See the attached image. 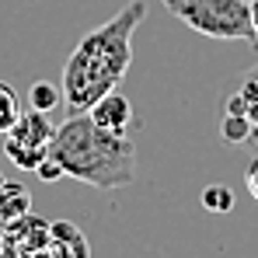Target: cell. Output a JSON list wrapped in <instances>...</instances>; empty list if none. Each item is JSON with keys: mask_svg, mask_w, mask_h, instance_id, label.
<instances>
[{"mask_svg": "<svg viewBox=\"0 0 258 258\" xmlns=\"http://www.w3.org/2000/svg\"><path fill=\"white\" fill-rule=\"evenodd\" d=\"M244 185H248V192H251V199L258 203V157L248 164V174H244Z\"/></svg>", "mask_w": 258, "mask_h": 258, "instance_id": "14", "label": "cell"}, {"mask_svg": "<svg viewBox=\"0 0 258 258\" xmlns=\"http://www.w3.org/2000/svg\"><path fill=\"white\" fill-rule=\"evenodd\" d=\"M18 115H21V101H18L14 87L0 81V133H7V129L14 126Z\"/></svg>", "mask_w": 258, "mask_h": 258, "instance_id": "12", "label": "cell"}, {"mask_svg": "<svg viewBox=\"0 0 258 258\" xmlns=\"http://www.w3.org/2000/svg\"><path fill=\"white\" fill-rule=\"evenodd\" d=\"M91 248H87L84 234H81V227L77 223H70V220H56V223H49V255H77L84 258Z\"/></svg>", "mask_w": 258, "mask_h": 258, "instance_id": "7", "label": "cell"}, {"mask_svg": "<svg viewBox=\"0 0 258 258\" xmlns=\"http://www.w3.org/2000/svg\"><path fill=\"white\" fill-rule=\"evenodd\" d=\"M25 213H32L28 188L21 181H4L0 178V220L11 223V220H18V216H25Z\"/></svg>", "mask_w": 258, "mask_h": 258, "instance_id": "8", "label": "cell"}, {"mask_svg": "<svg viewBox=\"0 0 258 258\" xmlns=\"http://www.w3.org/2000/svg\"><path fill=\"white\" fill-rule=\"evenodd\" d=\"M203 206L210 210V213H230L234 210V188L230 185H206L203 188Z\"/></svg>", "mask_w": 258, "mask_h": 258, "instance_id": "11", "label": "cell"}, {"mask_svg": "<svg viewBox=\"0 0 258 258\" xmlns=\"http://www.w3.org/2000/svg\"><path fill=\"white\" fill-rule=\"evenodd\" d=\"M164 7L181 25H188L196 35L255 45L248 0H164Z\"/></svg>", "mask_w": 258, "mask_h": 258, "instance_id": "3", "label": "cell"}, {"mask_svg": "<svg viewBox=\"0 0 258 258\" xmlns=\"http://www.w3.org/2000/svg\"><path fill=\"white\" fill-rule=\"evenodd\" d=\"M143 18H147V4L129 0L119 14L91 28L77 42V49L63 63V87H59L67 101V115L87 112L101 94H108L112 87L126 81L133 63V32L143 25Z\"/></svg>", "mask_w": 258, "mask_h": 258, "instance_id": "1", "label": "cell"}, {"mask_svg": "<svg viewBox=\"0 0 258 258\" xmlns=\"http://www.w3.org/2000/svg\"><path fill=\"white\" fill-rule=\"evenodd\" d=\"M59 101H63V91L56 84H49V81H35L28 87V105L39 108V112H52Z\"/></svg>", "mask_w": 258, "mask_h": 258, "instance_id": "10", "label": "cell"}, {"mask_svg": "<svg viewBox=\"0 0 258 258\" xmlns=\"http://www.w3.org/2000/svg\"><path fill=\"white\" fill-rule=\"evenodd\" d=\"M52 133H56V126L49 122V112L28 108V112H21V115H18V122L7 129L4 136H7V140H14V143H21V147L49 150V143H52Z\"/></svg>", "mask_w": 258, "mask_h": 258, "instance_id": "5", "label": "cell"}, {"mask_svg": "<svg viewBox=\"0 0 258 258\" xmlns=\"http://www.w3.org/2000/svg\"><path fill=\"white\" fill-rule=\"evenodd\" d=\"M87 115H91L94 126L108 129V133H126V129L133 126V101H129L119 87H112L108 94H101V98L87 108Z\"/></svg>", "mask_w": 258, "mask_h": 258, "instance_id": "4", "label": "cell"}, {"mask_svg": "<svg viewBox=\"0 0 258 258\" xmlns=\"http://www.w3.org/2000/svg\"><path fill=\"white\" fill-rule=\"evenodd\" d=\"M11 234L21 237L14 248L25 251V255H35V251H49V223L45 220H35V216H18L11 220Z\"/></svg>", "mask_w": 258, "mask_h": 258, "instance_id": "6", "label": "cell"}, {"mask_svg": "<svg viewBox=\"0 0 258 258\" xmlns=\"http://www.w3.org/2000/svg\"><path fill=\"white\" fill-rule=\"evenodd\" d=\"M35 174H39L42 181H59V178H67V174H63V168H59V161H56L52 154H45L42 161H39V168H35Z\"/></svg>", "mask_w": 258, "mask_h": 258, "instance_id": "13", "label": "cell"}, {"mask_svg": "<svg viewBox=\"0 0 258 258\" xmlns=\"http://www.w3.org/2000/svg\"><path fill=\"white\" fill-rule=\"evenodd\" d=\"M49 154L59 161L67 178L84 181L91 188L112 192L126 188L136 178V147L126 133H108L94 126L87 112L67 115L63 126H56Z\"/></svg>", "mask_w": 258, "mask_h": 258, "instance_id": "2", "label": "cell"}, {"mask_svg": "<svg viewBox=\"0 0 258 258\" xmlns=\"http://www.w3.org/2000/svg\"><path fill=\"white\" fill-rule=\"evenodd\" d=\"M220 136L230 143V147H241L248 140H255V126L248 119V112H234V108H223V119H220Z\"/></svg>", "mask_w": 258, "mask_h": 258, "instance_id": "9", "label": "cell"}, {"mask_svg": "<svg viewBox=\"0 0 258 258\" xmlns=\"http://www.w3.org/2000/svg\"><path fill=\"white\" fill-rule=\"evenodd\" d=\"M248 11H251V32H255V45H258V0H248Z\"/></svg>", "mask_w": 258, "mask_h": 258, "instance_id": "15", "label": "cell"}]
</instances>
